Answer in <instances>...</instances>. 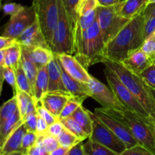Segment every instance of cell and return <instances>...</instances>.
I'll return each instance as SVG.
<instances>
[{"instance_id":"obj_10","label":"cell","mask_w":155,"mask_h":155,"mask_svg":"<svg viewBox=\"0 0 155 155\" xmlns=\"http://www.w3.org/2000/svg\"><path fill=\"white\" fill-rule=\"evenodd\" d=\"M34 6L32 4L30 7H25L18 14L11 16L4 27L2 36L16 39L24 30L36 21Z\"/></svg>"},{"instance_id":"obj_24","label":"cell","mask_w":155,"mask_h":155,"mask_svg":"<svg viewBox=\"0 0 155 155\" xmlns=\"http://www.w3.org/2000/svg\"><path fill=\"white\" fill-rule=\"evenodd\" d=\"M22 123L23 120L18 110L10 119L0 126V148H2L8 138Z\"/></svg>"},{"instance_id":"obj_43","label":"cell","mask_w":155,"mask_h":155,"mask_svg":"<svg viewBox=\"0 0 155 155\" xmlns=\"http://www.w3.org/2000/svg\"><path fill=\"white\" fill-rule=\"evenodd\" d=\"M23 122L27 127V130L30 132H35L36 130V124H37V113H31L27 114L23 118Z\"/></svg>"},{"instance_id":"obj_26","label":"cell","mask_w":155,"mask_h":155,"mask_svg":"<svg viewBox=\"0 0 155 155\" xmlns=\"http://www.w3.org/2000/svg\"><path fill=\"white\" fill-rule=\"evenodd\" d=\"M71 117H72L80 124L82 129L89 137L92 130V120L89 115V110L83 107L82 104L77 107V110Z\"/></svg>"},{"instance_id":"obj_20","label":"cell","mask_w":155,"mask_h":155,"mask_svg":"<svg viewBox=\"0 0 155 155\" xmlns=\"http://www.w3.org/2000/svg\"><path fill=\"white\" fill-rule=\"evenodd\" d=\"M149 0H125L116 5L117 12L119 15L132 19L139 14L142 13L148 4Z\"/></svg>"},{"instance_id":"obj_46","label":"cell","mask_w":155,"mask_h":155,"mask_svg":"<svg viewBox=\"0 0 155 155\" xmlns=\"http://www.w3.org/2000/svg\"><path fill=\"white\" fill-rule=\"evenodd\" d=\"M155 32V16L151 17L145 19V25H144V33L145 37H148L149 35L152 34Z\"/></svg>"},{"instance_id":"obj_4","label":"cell","mask_w":155,"mask_h":155,"mask_svg":"<svg viewBox=\"0 0 155 155\" xmlns=\"http://www.w3.org/2000/svg\"><path fill=\"white\" fill-rule=\"evenodd\" d=\"M104 113L113 117L127 126L139 145L155 154V138L151 127L140 117L127 109L103 108Z\"/></svg>"},{"instance_id":"obj_22","label":"cell","mask_w":155,"mask_h":155,"mask_svg":"<svg viewBox=\"0 0 155 155\" xmlns=\"http://www.w3.org/2000/svg\"><path fill=\"white\" fill-rule=\"evenodd\" d=\"M48 92V75L47 66L38 68V74L33 88V98L39 103L42 97Z\"/></svg>"},{"instance_id":"obj_57","label":"cell","mask_w":155,"mask_h":155,"mask_svg":"<svg viewBox=\"0 0 155 155\" xmlns=\"http://www.w3.org/2000/svg\"><path fill=\"white\" fill-rule=\"evenodd\" d=\"M150 90H151V94H152L153 97H154V101H155V89H152V88L150 87Z\"/></svg>"},{"instance_id":"obj_36","label":"cell","mask_w":155,"mask_h":155,"mask_svg":"<svg viewBox=\"0 0 155 155\" xmlns=\"http://www.w3.org/2000/svg\"><path fill=\"white\" fill-rule=\"evenodd\" d=\"M83 101L77 99V98H70L68 102L66 103L64 107L63 110H62L61 113L59 116V120L68 117H71L74 113V111L77 110V107L83 104Z\"/></svg>"},{"instance_id":"obj_30","label":"cell","mask_w":155,"mask_h":155,"mask_svg":"<svg viewBox=\"0 0 155 155\" xmlns=\"http://www.w3.org/2000/svg\"><path fill=\"white\" fill-rule=\"evenodd\" d=\"M60 121L62 123L64 128L69 130L70 132H71L73 134L77 136L82 141H84L86 139H89V136L85 133L84 130L80 126V124L72 117H68L64 118V119L60 120Z\"/></svg>"},{"instance_id":"obj_51","label":"cell","mask_w":155,"mask_h":155,"mask_svg":"<svg viewBox=\"0 0 155 155\" xmlns=\"http://www.w3.org/2000/svg\"><path fill=\"white\" fill-rule=\"evenodd\" d=\"M142 15L145 17V19L151 17L155 16V3H151L148 4L144 11L142 12Z\"/></svg>"},{"instance_id":"obj_19","label":"cell","mask_w":155,"mask_h":155,"mask_svg":"<svg viewBox=\"0 0 155 155\" xmlns=\"http://www.w3.org/2000/svg\"><path fill=\"white\" fill-rule=\"evenodd\" d=\"M21 48H22V52L24 53L38 68L47 66L54 57V54L50 48H44V47L30 48L22 45Z\"/></svg>"},{"instance_id":"obj_35","label":"cell","mask_w":155,"mask_h":155,"mask_svg":"<svg viewBox=\"0 0 155 155\" xmlns=\"http://www.w3.org/2000/svg\"><path fill=\"white\" fill-rule=\"evenodd\" d=\"M15 95H16L17 99H18V109H19L21 118H22L23 120V118H24L26 115L27 107H28L30 101L33 100V97L31 95L27 93V92L20 90L18 91V93Z\"/></svg>"},{"instance_id":"obj_12","label":"cell","mask_w":155,"mask_h":155,"mask_svg":"<svg viewBox=\"0 0 155 155\" xmlns=\"http://www.w3.org/2000/svg\"><path fill=\"white\" fill-rule=\"evenodd\" d=\"M94 114L104 125L107 126L120 140L124 142L127 148L139 144L128 127L120 121L104 113L101 108H95Z\"/></svg>"},{"instance_id":"obj_58","label":"cell","mask_w":155,"mask_h":155,"mask_svg":"<svg viewBox=\"0 0 155 155\" xmlns=\"http://www.w3.org/2000/svg\"><path fill=\"white\" fill-rule=\"evenodd\" d=\"M151 130H152L153 133H154V138H155V126H154V127H151Z\"/></svg>"},{"instance_id":"obj_2","label":"cell","mask_w":155,"mask_h":155,"mask_svg":"<svg viewBox=\"0 0 155 155\" xmlns=\"http://www.w3.org/2000/svg\"><path fill=\"white\" fill-rule=\"evenodd\" d=\"M102 63L110 68L130 90L132 95L137 99L148 113L155 126V101L150 87L145 83L142 77L126 68L121 62L104 58Z\"/></svg>"},{"instance_id":"obj_39","label":"cell","mask_w":155,"mask_h":155,"mask_svg":"<svg viewBox=\"0 0 155 155\" xmlns=\"http://www.w3.org/2000/svg\"><path fill=\"white\" fill-rule=\"evenodd\" d=\"M139 75L149 87L155 89V64L148 67Z\"/></svg>"},{"instance_id":"obj_29","label":"cell","mask_w":155,"mask_h":155,"mask_svg":"<svg viewBox=\"0 0 155 155\" xmlns=\"http://www.w3.org/2000/svg\"><path fill=\"white\" fill-rule=\"evenodd\" d=\"M21 64L30 81V86H31L32 90H33V88H34L35 81H36V77L38 74V68L34 64V63L30 60L28 57L24 53L22 52V56L21 59Z\"/></svg>"},{"instance_id":"obj_59","label":"cell","mask_w":155,"mask_h":155,"mask_svg":"<svg viewBox=\"0 0 155 155\" xmlns=\"http://www.w3.org/2000/svg\"><path fill=\"white\" fill-rule=\"evenodd\" d=\"M151 3H155V0H149L148 1V4H151Z\"/></svg>"},{"instance_id":"obj_47","label":"cell","mask_w":155,"mask_h":155,"mask_svg":"<svg viewBox=\"0 0 155 155\" xmlns=\"http://www.w3.org/2000/svg\"><path fill=\"white\" fill-rule=\"evenodd\" d=\"M48 128V124L46 121L42 119L40 116L37 114V124H36V133L38 136L47 134V130Z\"/></svg>"},{"instance_id":"obj_56","label":"cell","mask_w":155,"mask_h":155,"mask_svg":"<svg viewBox=\"0 0 155 155\" xmlns=\"http://www.w3.org/2000/svg\"><path fill=\"white\" fill-rule=\"evenodd\" d=\"M7 155H27V154L21 152V151H17V152H14V153H12V154H9Z\"/></svg>"},{"instance_id":"obj_40","label":"cell","mask_w":155,"mask_h":155,"mask_svg":"<svg viewBox=\"0 0 155 155\" xmlns=\"http://www.w3.org/2000/svg\"><path fill=\"white\" fill-rule=\"evenodd\" d=\"M142 51L152 58L155 54V32L145 38L142 47Z\"/></svg>"},{"instance_id":"obj_21","label":"cell","mask_w":155,"mask_h":155,"mask_svg":"<svg viewBox=\"0 0 155 155\" xmlns=\"http://www.w3.org/2000/svg\"><path fill=\"white\" fill-rule=\"evenodd\" d=\"M28 131L24 122L11 134L4 145L1 148V155H7L12 153L21 151V143L23 138Z\"/></svg>"},{"instance_id":"obj_3","label":"cell","mask_w":155,"mask_h":155,"mask_svg":"<svg viewBox=\"0 0 155 155\" xmlns=\"http://www.w3.org/2000/svg\"><path fill=\"white\" fill-rule=\"evenodd\" d=\"M105 42L103 39L98 21L77 39L74 48V56L86 69L95 64L102 63L104 57Z\"/></svg>"},{"instance_id":"obj_27","label":"cell","mask_w":155,"mask_h":155,"mask_svg":"<svg viewBox=\"0 0 155 155\" xmlns=\"http://www.w3.org/2000/svg\"><path fill=\"white\" fill-rule=\"evenodd\" d=\"M84 155H119L99 143L88 139L83 143Z\"/></svg>"},{"instance_id":"obj_34","label":"cell","mask_w":155,"mask_h":155,"mask_svg":"<svg viewBox=\"0 0 155 155\" xmlns=\"http://www.w3.org/2000/svg\"><path fill=\"white\" fill-rule=\"evenodd\" d=\"M99 5L98 0H80L77 6V15L79 17L89 15L95 11Z\"/></svg>"},{"instance_id":"obj_60","label":"cell","mask_w":155,"mask_h":155,"mask_svg":"<svg viewBox=\"0 0 155 155\" xmlns=\"http://www.w3.org/2000/svg\"><path fill=\"white\" fill-rule=\"evenodd\" d=\"M152 58V60H153V62H154V64H155V54L154 56H153L152 58Z\"/></svg>"},{"instance_id":"obj_32","label":"cell","mask_w":155,"mask_h":155,"mask_svg":"<svg viewBox=\"0 0 155 155\" xmlns=\"http://www.w3.org/2000/svg\"><path fill=\"white\" fill-rule=\"evenodd\" d=\"M15 74H16L17 85H18V90L24 91L33 96V90H32L30 81H29L21 63H20L19 66L15 69Z\"/></svg>"},{"instance_id":"obj_49","label":"cell","mask_w":155,"mask_h":155,"mask_svg":"<svg viewBox=\"0 0 155 155\" xmlns=\"http://www.w3.org/2000/svg\"><path fill=\"white\" fill-rule=\"evenodd\" d=\"M27 155H50V153L48 152L45 148L41 147L39 145H35L32 148H30L26 153Z\"/></svg>"},{"instance_id":"obj_38","label":"cell","mask_w":155,"mask_h":155,"mask_svg":"<svg viewBox=\"0 0 155 155\" xmlns=\"http://www.w3.org/2000/svg\"><path fill=\"white\" fill-rule=\"evenodd\" d=\"M3 75H4L5 81L7 82L9 86L12 88L14 92V95L18 93V88L17 85L16 80V74H15V70L9 67L4 66V71H3Z\"/></svg>"},{"instance_id":"obj_33","label":"cell","mask_w":155,"mask_h":155,"mask_svg":"<svg viewBox=\"0 0 155 155\" xmlns=\"http://www.w3.org/2000/svg\"><path fill=\"white\" fill-rule=\"evenodd\" d=\"M36 144L45 148L49 153H51V151L55 150L56 148L60 146L57 138L54 137V136H50L48 134L38 136Z\"/></svg>"},{"instance_id":"obj_8","label":"cell","mask_w":155,"mask_h":155,"mask_svg":"<svg viewBox=\"0 0 155 155\" xmlns=\"http://www.w3.org/2000/svg\"><path fill=\"white\" fill-rule=\"evenodd\" d=\"M51 50L54 54H74L72 33L66 12L61 0L59 4V15L58 24L53 34Z\"/></svg>"},{"instance_id":"obj_42","label":"cell","mask_w":155,"mask_h":155,"mask_svg":"<svg viewBox=\"0 0 155 155\" xmlns=\"http://www.w3.org/2000/svg\"><path fill=\"white\" fill-rule=\"evenodd\" d=\"M120 155H155V154L138 144L131 148H127Z\"/></svg>"},{"instance_id":"obj_7","label":"cell","mask_w":155,"mask_h":155,"mask_svg":"<svg viewBox=\"0 0 155 155\" xmlns=\"http://www.w3.org/2000/svg\"><path fill=\"white\" fill-rule=\"evenodd\" d=\"M96 15L97 21L105 44L114 39L130 20L118 15L116 5L110 6L98 5L96 9Z\"/></svg>"},{"instance_id":"obj_62","label":"cell","mask_w":155,"mask_h":155,"mask_svg":"<svg viewBox=\"0 0 155 155\" xmlns=\"http://www.w3.org/2000/svg\"><path fill=\"white\" fill-rule=\"evenodd\" d=\"M120 2H124V1H125V0H120Z\"/></svg>"},{"instance_id":"obj_18","label":"cell","mask_w":155,"mask_h":155,"mask_svg":"<svg viewBox=\"0 0 155 155\" xmlns=\"http://www.w3.org/2000/svg\"><path fill=\"white\" fill-rule=\"evenodd\" d=\"M61 78L65 89L72 98H77L82 101L90 97L89 91L86 86V83L80 82L73 78L62 68Z\"/></svg>"},{"instance_id":"obj_11","label":"cell","mask_w":155,"mask_h":155,"mask_svg":"<svg viewBox=\"0 0 155 155\" xmlns=\"http://www.w3.org/2000/svg\"><path fill=\"white\" fill-rule=\"evenodd\" d=\"M86 86L90 94V97L98 101L103 108L126 109L120 101L115 96L113 91L105 84L92 77Z\"/></svg>"},{"instance_id":"obj_5","label":"cell","mask_w":155,"mask_h":155,"mask_svg":"<svg viewBox=\"0 0 155 155\" xmlns=\"http://www.w3.org/2000/svg\"><path fill=\"white\" fill-rule=\"evenodd\" d=\"M104 74L110 89L113 91L115 96L120 101L124 107L140 117L151 127H154V123L148 113L145 111L137 99L132 95L130 90L123 84L116 74L107 67L104 68Z\"/></svg>"},{"instance_id":"obj_23","label":"cell","mask_w":155,"mask_h":155,"mask_svg":"<svg viewBox=\"0 0 155 155\" xmlns=\"http://www.w3.org/2000/svg\"><path fill=\"white\" fill-rule=\"evenodd\" d=\"M79 2H80V0H61V2L65 9L67 16H68L70 27H71L73 42H74V48L76 36H77V22H78L77 6H78Z\"/></svg>"},{"instance_id":"obj_50","label":"cell","mask_w":155,"mask_h":155,"mask_svg":"<svg viewBox=\"0 0 155 155\" xmlns=\"http://www.w3.org/2000/svg\"><path fill=\"white\" fill-rule=\"evenodd\" d=\"M68 155H84L83 151V142H80L69 149Z\"/></svg>"},{"instance_id":"obj_14","label":"cell","mask_w":155,"mask_h":155,"mask_svg":"<svg viewBox=\"0 0 155 155\" xmlns=\"http://www.w3.org/2000/svg\"><path fill=\"white\" fill-rule=\"evenodd\" d=\"M16 41L22 46L30 47H44L50 48L42 30L39 22L36 20V22L32 24L26 30H24L16 39Z\"/></svg>"},{"instance_id":"obj_53","label":"cell","mask_w":155,"mask_h":155,"mask_svg":"<svg viewBox=\"0 0 155 155\" xmlns=\"http://www.w3.org/2000/svg\"><path fill=\"white\" fill-rule=\"evenodd\" d=\"M99 5L101 6H110L114 5L120 2V0H98Z\"/></svg>"},{"instance_id":"obj_13","label":"cell","mask_w":155,"mask_h":155,"mask_svg":"<svg viewBox=\"0 0 155 155\" xmlns=\"http://www.w3.org/2000/svg\"><path fill=\"white\" fill-rule=\"evenodd\" d=\"M55 55L63 69L71 77L82 83H86L89 82L92 76L88 73L87 69L76 58L75 56L68 54H59Z\"/></svg>"},{"instance_id":"obj_17","label":"cell","mask_w":155,"mask_h":155,"mask_svg":"<svg viewBox=\"0 0 155 155\" xmlns=\"http://www.w3.org/2000/svg\"><path fill=\"white\" fill-rule=\"evenodd\" d=\"M47 71L48 75V92H60L70 95L65 89L62 82V67L55 54L54 58L47 65Z\"/></svg>"},{"instance_id":"obj_28","label":"cell","mask_w":155,"mask_h":155,"mask_svg":"<svg viewBox=\"0 0 155 155\" xmlns=\"http://www.w3.org/2000/svg\"><path fill=\"white\" fill-rule=\"evenodd\" d=\"M18 110V99L16 95H14L0 107V126L10 119Z\"/></svg>"},{"instance_id":"obj_54","label":"cell","mask_w":155,"mask_h":155,"mask_svg":"<svg viewBox=\"0 0 155 155\" xmlns=\"http://www.w3.org/2000/svg\"><path fill=\"white\" fill-rule=\"evenodd\" d=\"M3 71H4V66L0 68V95H1L2 90L3 83L5 81L4 75H3Z\"/></svg>"},{"instance_id":"obj_6","label":"cell","mask_w":155,"mask_h":155,"mask_svg":"<svg viewBox=\"0 0 155 155\" xmlns=\"http://www.w3.org/2000/svg\"><path fill=\"white\" fill-rule=\"evenodd\" d=\"M59 4L60 0H33V2L36 18L49 47L58 20Z\"/></svg>"},{"instance_id":"obj_44","label":"cell","mask_w":155,"mask_h":155,"mask_svg":"<svg viewBox=\"0 0 155 155\" xmlns=\"http://www.w3.org/2000/svg\"><path fill=\"white\" fill-rule=\"evenodd\" d=\"M24 6L21 5V4H18V3H5L2 6V11L4 12V14L6 15H15L18 14V12H21Z\"/></svg>"},{"instance_id":"obj_52","label":"cell","mask_w":155,"mask_h":155,"mask_svg":"<svg viewBox=\"0 0 155 155\" xmlns=\"http://www.w3.org/2000/svg\"><path fill=\"white\" fill-rule=\"evenodd\" d=\"M68 152H69V149L59 146L55 150L51 151L50 155H68Z\"/></svg>"},{"instance_id":"obj_15","label":"cell","mask_w":155,"mask_h":155,"mask_svg":"<svg viewBox=\"0 0 155 155\" xmlns=\"http://www.w3.org/2000/svg\"><path fill=\"white\" fill-rule=\"evenodd\" d=\"M71 98H72L71 95L63 92H48L42 97L39 103L54 116L59 118L64 107Z\"/></svg>"},{"instance_id":"obj_61","label":"cell","mask_w":155,"mask_h":155,"mask_svg":"<svg viewBox=\"0 0 155 155\" xmlns=\"http://www.w3.org/2000/svg\"><path fill=\"white\" fill-rule=\"evenodd\" d=\"M2 0H0V10L2 8Z\"/></svg>"},{"instance_id":"obj_48","label":"cell","mask_w":155,"mask_h":155,"mask_svg":"<svg viewBox=\"0 0 155 155\" xmlns=\"http://www.w3.org/2000/svg\"><path fill=\"white\" fill-rule=\"evenodd\" d=\"M15 43H17V41L15 39L1 36H0V51L5 50L6 48L12 46Z\"/></svg>"},{"instance_id":"obj_31","label":"cell","mask_w":155,"mask_h":155,"mask_svg":"<svg viewBox=\"0 0 155 155\" xmlns=\"http://www.w3.org/2000/svg\"><path fill=\"white\" fill-rule=\"evenodd\" d=\"M57 139L58 141L59 145L63 147V148H68V149L71 148L74 145L78 144L79 142H83L81 139H79L77 136H76L75 135L73 134L71 132L67 130L66 128L64 129L63 131L58 136Z\"/></svg>"},{"instance_id":"obj_63","label":"cell","mask_w":155,"mask_h":155,"mask_svg":"<svg viewBox=\"0 0 155 155\" xmlns=\"http://www.w3.org/2000/svg\"><path fill=\"white\" fill-rule=\"evenodd\" d=\"M0 155H1V148H0Z\"/></svg>"},{"instance_id":"obj_1","label":"cell","mask_w":155,"mask_h":155,"mask_svg":"<svg viewBox=\"0 0 155 155\" xmlns=\"http://www.w3.org/2000/svg\"><path fill=\"white\" fill-rule=\"evenodd\" d=\"M145 21L142 13L130 19L117 36L106 44L105 58L122 62L133 51L140 48L145 39Z\"/></svg>"},{"instance_id":"obj_55","label":"cell","mask_w":155,"mask_h":155,"mask_svg":"<svg viewBox=\"0 0 155 155\" xmlns=\"http://www.w3.org/2000/svg\"><path fill=\"white\" fill-rule=\"evenodd\" d=\"M5 65V50L0 51V68Z\"/></svg>"},{"instance_id":"obj_41","label":"cell","mask_w":155,"mask_h":155,"mask_svg":"<svg viewBox=\"0 0 155 155\" xmlns=\"http://www.w3.org/2000/svg\"><path fill=\"white\" fill-rule=\"evenodd\" d=\"M36 113L39 116H40L42 119L45 120L46 121L47 124H48V126L51 125V124H54L56 121L59 120L58 118L56 117L55 116L52 114L50 111H48L45 107L41 104L39 105V103H38L37 106H36Z\"/></svg>"},{"instance_id":"obj_25","label":"cell","mask_w":155,"mask_h":155,"mask_svg":"<svg viewBox=\"0 0 155 155\" xmlns=\"http://www.w3.org/2000/svg\"><path fill=\"white\" fill-rule=\"evenodd\" d=\"M22 48L21 44L15 43L12 46L5 50V65L13 69H16L21 63Z\"/></svg>"},{"instance_id":"obj_9","label":"cell","mask_w":155,"mask_h":155,"mask_svg":"<svg viewBox=\"0 0 155 155\" xmlns=\"http://www.w3.org/2000/svg\"><path fill=\"white\" fill-rule=\"evenodd\" d=\"M89 114L92 120V130L89 139L101 144L120 155L127 148V145L107 126L104 125L95 114L89 110Z\"/></svg>"},{"instance_id":"obj_16","label":"cell","mask_w":155,"mask_h":155,"mask_svg":"<svg viewBox=\"0 0 155 155\" xmlns=\"http://www.w3.org/2000/svg\"><path fill=\"white\" fill-rule=\"evenodd\" d=\"M121 63L130 71L136 74H139L146 68L154 64L151 57L145 54L142 48L133 51Z\"/></svg>"},{"instance_id":"obj_45","label":"cell","mask_w":155,"mask_h":155,"mask_svg":"<svg viewBox=\"0 0 155 155\" xmlns=\"http://www.w3.org/2000/svg\"><path fill=\"white\" fill-rule=\"evenodd\" d=\"M64 129V127L62 124V123L60 120H58L54 122V124L48 126L47 134L57 138L61 134V133L63 131Z\"/></svg>"},{"instance_id":"obj_37","label":"cell","mask_w":155,"mask_h":155,"mask_svg":"<svg viewBox=\"0 0 155 155\" xmlns=\"http://www.w3.org/2000/svg\"><path fill=\"white\" fill-rule=\"evenodd\" d=\"M38 139V135L35 132L27 131L23 138L22 143H21V152L26 154L27 151L36 145Z\"/></svg>"}]
</instances>
